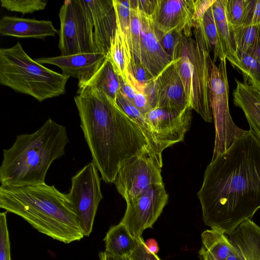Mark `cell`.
<instances>
[{
	"label": "cell",
	"mask_w": 260,
	"mask_h": 260,
	"mask_svg": "<svg viewBox=\"0 0 260 260\" xmlns=\"http://www.w3.org/2000/svg\"><path fill=\"white\" fill-rule=\"evenodd\" d=\"M205 225L228 235L260 208V140L250 129L211 159L197 193Z\"/></svg>",
	"instance_id": "obj_1"
},
{
	"label": "cell",
	"mask_w": 260,
	"mask_h": 260,
	"mask_svg": "<svg viewBox=\"0 0 260 260\" xmlns=\"http://www.w3.org/2000/svg\"><path fill=\"white\" fill-rule=\"evenodd\" d=\"M77 93L74 101L92 162L103 180L113 183L128 160L146 150L152 152L140 128L116 102L90 87Z\"/></svg>",
	"instance_id": "obj_2"
},
{
	"label": "cell",
	"mask_w": 260,
	"mask_h": 260,
	"mask_svg": "<svg viewBox=\"0 0 260 260\" xmlns=\"http://www.w3.org/2000/svg\"><path fill=\"white\" fill-rule=\"evenodd\" d=\"M0 207L20 216L38 232L65 244L84 237L67 194L54 185H1Z\"/></svg>",
	"instance_id": "obj_3"
},
{
	"label": "cell",
	"mask_w": 260,
	"mask_h": 260,
	"mask_svg": "<svg viewBox=\"0 0 260 260\" xmlns=\"http://www.w3.org/2000/svg\"><path fill=\"white\" fill-rule=\"evenodd\" d=\"M69 142L66 127L51 118L33 133L18 135L13 145L3 150L1 185L21 187L45 183L50 166L64 155Z\"/></svg>",
	"instance_id": "obj_4"
},
{
	"label": "cell",
	"mask_w": 260,
	"mask_h": 260,
	"mask_svg": "<svg viewBox=\"0 0 260 260\" xmlns=\"http://www.w3.org/2000/svg\"><path fill=\"white\" fill-rule=\"evenodd\" d=\"M69 78L32 59L19 42L0 49V84L40 102L63 94Z\"/></svg>",
	"instance_id": "obj_5"
},
{
	"label": "cell",
	"mask_w": 260,
	"mask_h": 260,
	"mask_svg": "<svg viewBox=\"0 0 260 260\" xmlns=\"http://www.w3.org/2000/svg\"><path fill=\"white\" fill-rule=\"evenodd\" d=\"M193 32L194 39L182 37L175 49L174 64L189 106L205 121L211 122L209 88L211 50L199 25L193 28Z\"/></svg>",
	"instance_id": "obj_6"
},
{
	"label": "cell",
	"mask_w": 260,
	"mask_h": 260,
	"mask_svg": "<svg viewBox=\"0 0 260 260\" xmlns=\"http://www.w3.org/2000/svg\"><path fill=\"white\" fill-rule=\"evenodd\" d=\"M226 60H220L218 66L212 60L210 68L209 95L215 128L212 159L226 150L245 132L236 125L230 113Z\"/></svg>",
	"instance_id": "obj_7"
},
{
	"label": "cell",
	"mask_w": 260,
	"mask_h": 260,
	"mask_svg": "<svg viewBox=\"0 0 260 260\" xmlns=\"http://www.w3.org/2000/svg\"><path fill=\"white\" fill-rule=\"evenodd\" d=\"M58 48L62 55L99 53L93 26L83 0H67L59 12Z\"/></svg>",
	"instance_id": "obj_8"
},
{
	"label": "cell",
	"mask_w": 260,
	"mask_h": 260,
	"mask_svg": "<svg viewBox=\"0 0 260 260\" xmlns=\"http://www.w3.org/2000/svg\"><path fill=\"white\" fill-rule=\"evenodd\" d=\"M67 196L84 236H89L92 231L99 205L103 199L101 178L92 162L72 178L71 187Z\"/></svg>",
	"instance_id": "obj_9"
},
{
	"label": "cell",
	"mask_w": 260,
	"mask_h": 260,
	"mask_svg": "<svg viewBox=\"0 0 260 260\" xmlns=\"http://www.w3.org/2000/svg\"><path fill=\"white\" fill-rule=\"evenodd\" d=\"M162 166V158L146 150L128 160L113 183L125 200L137 197L154 184L164 183Z\"/></svg>",
	"instance_id": "obj_10"
},
{
	"label": "cell",
	"mask_w": 260,
	"mask_h": 260,
	"mask_svg": "<svg viewBox=\"0 0 260 260\" xmlns=\"http://www.w3.org/2000/svg\"><path fill=\"white\" fill-rule=\"evenodd\" d=\"M169 195L164 183L154 184L140 195L127 199L126 208L120 222L135 238L152 228L168 203Z\"/></svg>",
	"instance_id": "obj_11"
},
{
	"label": "cell",
	"mask_w": 260,
	"mask_h": 260,
	"mask_svg": "<svg viewBox=\"0 0 260 260\" xmlns=\"http://www.w3.org/2000/svg\"><path fill=\"white\" fill-rule=\"evenodd\" d=\"M190 107L183 111L155 107L144 116L161 152L182 141L191 121Z\"/></svg>",
	"instance_id": "obj_12"
},
{
	"label": "cell",
	"mask_w": 260,
	"mask_h": 260,
	"mask_svg": "<svg viewBox=\"0 0 260 260\" xmlns=\"http://www.w3.org/2000/svg\"><path fill=\"white\" fill-rule=\"evenodd\" d=\"M194 14L195 0H156L151 16L157 30H176L189 38L194 27Z\"/></svg>",
	"instance_id": "obj_13"
},
{
	"label": "cell",
	"mask_w": 260,
	"mask_h": 260,
	"mask_svg": "<svg viewBox=\"0 0 260 260\" xmlns=\"http://www.w3.org/2000/svg\"><path fill=\"white\" fill-rule=\"evenodd\" d=\"M140 60L154 80L175 60L172 59L161 46L155 32L152 16L140 10Z\"/></svg>",
	"instance_id": "obj_14"
},
{
	"label": "cell",
	"mask_w": 260,
	"mask_h": 260,
	"mask_svg": "<svg viewBox=\"0 0 260 260\" xmlns=\"http://www.w3.org/2000/svg\"><path fill=\"white\" fill-rule=\"evenodd\" d=\"M83 2L92 21L98 51L107 55L117 28L113 0H83Z\"/></svg>",
	"instance_id": "obj_15"
},
{
	"label": "cell",
	"mask_w": 260,
	"mask_h": 260,
	"mask_svg": "<svg viewBox=\"0 0 260 260\" xmlns=\"http://www.w3.org/2000/svg\"><path fill=\"white\" fill-rule=\"evenodd\" d=\"M106 57L101 53H80L70 55L41 57L35 60L41 64H49L59 68L62 74L73 77L81 83L89 79Z\"/></svg>",
	"instance_id": "obj_16"
},
{
	"label": "cell",
	"mask_w": 260,
	"mask_h": 260,
	"mask_svg": "<svg viewBox=\"0 0 260 260\" xmlns=\"http://www.w3.org/2000/svg\"><path fill=\"white\" fill-rule=\"evenodd\" d=\"M174 62L153 80L156 107L181 111L189 106Z\"/></svg>",
	"instance_id": "obj_17"
},
{
	"label": "cell",
	"mask_w": 260,
	"mask_h": 260,
	"mask_svg": "<svg viewBox=\"0 0 260 260\" xmlns=\"http://www.w3.org/2000/svg\"><path fill=\"white\" fill-rule=\"evenodd\" d=\"M58 34L50 20L3 16L0 20V34L19 38H35L44 40Z\"/></svg>",
	"instance_id": "obj_18"
},
{
	"label": "cell",
	"mask_w": 260,
	"mask_h": 260,
	"mask_svg": "<svg viewBox=\"0 0 260 260\" xmlns=\"http://www.w3.org/2000/svg\"><path fill=\"white\" fill-rule=\"evenodd\" d=\"M228 236L241 260H260V227L251 219L243 222Z\"/></svg>",
	"instance_id": "obj_19"
},
{
	"label": "cell",
	"mask_w": 260,
	"mask_h": 260,
	"mask_svg": "<svg viewBox=\"0 0 260 260\" xmlns=\"http://www.w3.org/2000/svg\"><path fill=\"white\" fill-rule=\"evenodd\" d=\"M233 91L234 104L241 109L249 123L250 129L260 140V94L246 83L236 79Z\"/></svg>",
	"instance_id": "obj_20"
},
{
	"label": "cell",
	"mask_w": 260,
	"mask_h": 260,
	"mask_svg": "<svg viewBox=\"0 0 260 260\" xmlns=\"http://www.w3.org/2000/svg\"><path fill=\"white\" fill-rule=\"evenodd\" d=\"M90 87L103 92L116 102L120 92V77L115 73L112 65L106 57L97 71L87 81L78 83L79 89Z\"/></svg>",
	"instance_id": "obj_21"
},
{
	"label": "cell",
	"mask_w": 260,
	"mask_h": 260,
	"mask_svg": "<svg viewBox=\"0 0 260 260\" xmlns=\"http://www.w3.org/2000/svg\"><path fill=\"white\" fill-rule=\"evenodd\" d=\"M202 246L199 251L201 260H226L234 247L227 235L214 229L201 234Z\"/></svg>",
	"instance_id": "obj_22"
},
{
	"label": "cell",
	"mask_w": 260,
	"mask_h": 260,
	"mask_svg": "<svg viewBox=\"0 0 260 260\" xmlns=\"http://www.w3.org/2000/svg\"><path fill=\"white\" fill-rule=\"evenodd\" d=\"M104 241L105 251L120 257H128L137 246V239L120 222L109 229Z\"/></svg>",
	"instance_id": "obj_23"
},
{
	"label": "cell",
	"mask_w": 260,
	"mask_h": 260,
	"mask_svg": "<svg viewBox=\"0 0 260 260\" xmlns=\"http://www.w3.org/2000/svg\"><path fill=\"white\" fill-rule=\"evenodd\" d=\"M225 0H216L212 6L213 16L226 59L236 55L237 49L233 29L226 19Z\"/></svg>",
	"instance_id": "obj_24"
},
{
	"label": "cell",
	"mask_w": 260,
	"mask_h": 260,
	"mask_svg": "<svg viewBox=\"0 0 260 260\" xmlns=\"http://www.w3.org/2000/svg\"><path fill=\"white\" fill-rule=\"evenodd\" d=\"M113 3L116 17L117 25L120 29L129 66L132 58L134 56L131 37L130 0H113Z\"/></svg>",
	"instance_id": "obj_25"
},
{
	"label": "cell",
	"mask_w": 260,
	"mask_h": 260,
	"mask_svg": "<svg viewBox=\"0 0 260 260\" xmlns=\"http://www.w3.org/2000/svg\"><path fill=\"white\" fill-rule=\"evenodd\" d=\"M235 68L243 74L248 84L256 90L260 89V62L251 55L237 53L235 56L226 59Z\"/></svg>",
	"instance_id": "obj_26"
},
{
	"label": "cell",
	"mask_w": 260,
	"mask_h": 260,
	"mask_svg": "<svg viewBox=\"0 0 260 260\" xmlns=\"http://www.w3.org/2000/svg\"><path fill=\"white\" fill-rule=\"evenodd\" d=\"M198 25L200 26L211 51L213 53V61L215 63L217 59L221 60L226 58L215 22L212 6L206 12L201 23Z\"/></svg>",
	"instance_id": "obj_27"
},
{
	"label": "cell",
	"mask_w": 260,
	"mask_h": 260,
	"mask_svg": "<svg viewBox=\"0 0 260 260\" xmlns=\"http://www.w3.org/2000/svg\"><path fill=\"white\" fill-rule=\"evenodd\" d=\"M106 57L112 65L115 73L126 81L129 64L120 29L117 25Z\"/></svg>",
	"instance_id": "obj_28"
},
{
	"label": "cell",
	"mask_w": 260,
	"mask_h": 260,
	"mask_svg": "<svg viewBox=\"0 0 260 260\" xmlns=\"http://www.w3.org/2000/svg\"><path fill=\"white\" fill-rule=\"evenodd\" d=\"M259 25H241L233 29L237 53H251L257 37Z\"/></svg>",
	"instance_id": "obj_29"
},
{
	"label": "cell",
	"mask_w": 260,
	"mask_h": 260,
	"mask_svg": "<svg viewBox=\"0 0 260 260\" xmlns=\"http://www.w3.org/2000/svg\"><path fill=\"white\" fill-rule=\"evenodd\" d=\"M1 6L7 10L22 14L32 13L45 9L46 0H1Z\"/></svg>",
	"instance_id": "obj_30"
},
{
	"label": "cell",
	"mask_w": 260,
	"mask_h": 260,
	"mask_svg": "<svg viewBox=\"0 0 260 260\" xmlns=\"http://www.w3.org/2000/svg\"><path fill=\"white\" fill-rule=\"evenodd\" d=\"M224 6L226 19L232 29L242 25L245 0H225Z\"/></svg>",
	"instance_id": "obj_31"
},
{
	"label": "cell",
	"mask_w": 260,
	"mask_h": 260,
	"mask_svg": "<svg viewBox=\"0 0 260 260\" xmlns=\"http://www.w3.org/2000/svg\"><path fill=\"white\" fill-rule=\"evenodd\" d=\"M131 3V27L132 48L134 55L140 60L141 21L138 7ZM141 61V60H140Z\"/></svg>",
	"instance_id": "obj_32"
},
{
	"label": "cell",
	"mask_w": 260,
	"mask_h": 260,
	"mask_svg": "<svg viewBox=\"0 0 260 260\" xmlns=\"http://www.w3.org/2000/svg\"><path fill=\"white\" fill-rule=\"evenodd\" d=\"M155 29L161 46L174 60L175 49L183 35L176 30L163 33Z\"/></svg>",
	"instance_id": "obj_33"
},
{
	"label": "cell",
	"mask_w": 260,
	"mask_h": 260,
	"mask_svg": "<svg viewBox=\"0 0 260 260\" xmlns=\"http://www.w3.org/2000/svg\"><path fill=\"white\" fill-rule=\"evenodd\" d=\"M7 212L0 213V260H11Z\"/></svg>",
	"instance_id": "obj_34"
},
{
	"label": "cell",
	"mask_w": 260,
	"mask_h": 260,
	"mask_svg": "<svg viewBox=\"0 0 260 260\" xmlns=\"http://www.w3.org/2000/svg\"><path fill=\"white\" fill-rule=\"evenodd\" d=\"M260 24V0H245L242 25Z\"/></svg>",
	"instance_id": "obj_35"
},
{
	"label": "cell",
	"mask_w": 260,
	"mask_h": 260,
	"mask_svg": "<svg viewBox=\"0 0 260 260\" xmlns=\"http://www.w3.org/2000/svg\"><path fill=\"white\" fill-rule=\"evenodd\" d=\"M136 239V247L128 257V260H162L157 254L151 253L148 251L142 236L138 237Z\"/></svg>",
	"instance_id": "obj_36"
},
{
	"label": "cell",
	"mask_w": 260,
	"mask_h": 260,
	"mask_svg": "<svg viewBox=\"0 0 260 260\" xmlns=\"http://www.w3.org/2000/svg\"><path fill=\"white\" fill-rule=\"evenodd\" d=\"M216 0H196L195 14L194 16V26L201 23L204 15Z\"/></svg>",
	"instance_id": "obj_37"
},
{
	"label": "cell",
	"mask_w": 260,
	"mask_h": 260,
	"mask_svg": "<svg viewBox=\"0 0 260 260\" xmlns=\"http://www.w3.org/2000/svg\"><path fill=\"white\" fill-rule=\"evenodd\" d=\"M132 104L144 115L153 109L147 97L137 91Z\"/></svg>",
	"instance_id": "obj_38"
},
{
	"label": "cell",
	"mask_w": 260,
	"mask_h": 260,
	"mask_svg": "<svg viewBox=\"0 0 260 260\" xmlns=\"http://www.w3.org/2000/svg\"><path fill=\"white\" fill-rule=\"evenodd\" d=\"M120 79L121 83L120 92L127 100L133 103L136 95L137 91L126 81L121 77H120Z\"/></svg>",
	"instance_id": "obj_39"
},
{
	"label": "cell",
	"mask_w": 260,
	"mask_h": 260,
	"mask_svg": "<svg viewBox=\"0 0 260 260\" xmlns=\"http://www.w3.org/2000/svg\"><path fill=\"white\" fill-rule=\"evenodd\" d=\"M156 0L153 1H132L133 3L137 6L139 9L149 15L153 14Z\"/></svg>",
	"instance_id": "obj_40"
},
{
	"label": "cell",
	"mask_w": 260,
	"mask_h": 260,
	"mask_svg": "<svg viewBox=\"0 0 260 260\" xmlns=\"http://www.w3.org/2000/svg\"><path fill=\"white\" fill-rule=\"evenodd\" d=\"M147 249L149 252L153 254H157L159 251V247L157 241L153 238L147 239L145 242Z\"/></svg>",
	"instance_id": "obj_41"
},
{
	"label": "cell",
	"mask_w": 260,
	"mask_h": 260,
	"mask_svg": "<svg viewBox=\"0 0 260 260\" xmlns=\"http://www.w3.org/2000/svg\"><path fill=\"white\" fill-rule=\"evenodd\" d=\"M250 54L260 62V25L256 42Z\"/></svg>",
	"instance_id": "obj_42"
},
{
	"label": "cell",
	"mask_w": 260,
	"mask_h": 260,
	"mask_svg": "<svg viewBox=\"0 0 260 260\" xmlns=\"http://www.w3.org/2000/svg\"><path fill=\"white\" fill-rule=\"evenodd\" d=\"M100 260H128V257H120L106 251H101L99 254Z\"/></svg>",
	"instance_id": "obj_43"
},
{
	"label": "cell",
	"mask_w": 260,
	"mask_h": 260,
	"mask_svg": "<svg viewBox=\"0 0 260 260\" xmlns=\"http://www.w3.org/2000/svg\"><path fill=\"white\" fill-rule=\"evenodd\" d=\"M226 260H241L240 255L234 247Z\"/></svg>",
	"instance_id": "obj_44"
},
{
	"label": "cell",
	"mask_w": 260,
	"mask_h": 260,
	"mask_svg": "<svg viewBox=\"0 0 260 260\" xmlns=\"http://www.w3.org/2000/svg\"><path fill=\"white\" fill-rule=\"evenodd\" d=\"M258 91V92H259V93L260 94V89L259 90H257Z\"/></svg>",
	"instance_id": "obj_45"
}]
</instances>
